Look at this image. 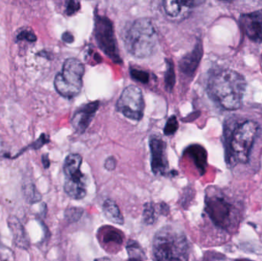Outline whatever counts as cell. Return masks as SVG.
I'll list each match as a JSON object with an SVG mask.
<instances>
[{"mask_svg": "<svg viewBox=\"0 0 262 261\" xmlns=\"http://www.w3.org/2000/svg\"><path fill=\"white\" fill-rule=\"evenodd\" d=\"M49 142V137L48 136L45 135V134H42L41 137L40 138L38 139L34 144L32 145V147L34 149H40L43 146H44V144H47Z\"/></svg>", "mask_w": 262, "mask_h": 261, "instance_id": "28", "label": "cell"}, {"mask_svg": "<svg viewBox=\"0 0 262 261\" xmlns=\"http://www.w3.org/2000/svg\"><path fill=\"white\" fill-rule=\"evenodd\" d=\"M185 153L192 158L200 175H204L207 168V153L206 149L201 146L192 145L186 149Z\"/></svg>", "mask_w": 262, "mask_h": 261, "instance_id": "15", "label": "cell"}, {"mask_svg": "<svg viewBox=\"0 0 262 261\" xmlns=\"http://www.w3.org/2000/svg\"><path fill=\"white\" fill-rule=\"evenodd\" d=\"M80 2L77 1H68L65 5V13L68 16H72L80 9Z\"/></svg>", "mask_w": 262, "mask_h": 261, "instance_id": "26", "label": "cell"}, {"mask_svg": "<svg viewBox=\"0 0 262 261\" xmlns=\"http://www.w3.org/2000/svg\"><path fill=\"white\" fill-rule=\"evenodd\" d=\"M158 43L157 31L150 19L135 20L125 36L126 49L135 58H145L155 52Z\"/></svg>", "mask_w": 262, "mask_h": 261, "instance_id": "3", "label": "cell"}, {"mask_svg": "<svg viewBox=\"0 0 262 261\" xmlns=\"http://www.w3.org/2000/svg\"><path fill=\"white\" fill-rule=\"evenodd\" d=\"M205 211L215 225L221 230H232L238 224L236 208L216 188L206 190Z\"/></svg>", "mask_w": 262, "mask_h": 261, "instance_id": "4", "label": "cell"}, {"mask_svg": "<svg viewBox=\"0 0 262 261\" xmlns=\"http://www.w3.org/2000/svg\"><path fill=\"white\" fill-rule=\"evenodd\" d=\"M183 8H186L184 5L182 1H175V0H166L164 2V9L167 15L170 17L176 18L179 16Z\"/></svg>", "mask_w": 262, "mask_h": 261, "instance_id": "19", "label": "cell"}, {"mask_svg": "<svg viewBox=\"0 0 262 261\" xmlns=\"http://www.w3.org/2000/svg\"><path fill=\"white\" fill-rule=\"evenodd\" d=\"M101 230V234H102V241L104 244H108L111 243H114L116 245H121L124 241V237L122 233L118 230V229L111 227H105Z\"/></svg>", "mask_w": 262, "mask_h": 261, "instance_id": "17", "label": "cell"}, {"mask_svg": "<svg viewBox=\"0 0 262 261\" xmlns=\"http://www.w3.org/2000/svg\"><path fill=\"white\" fill-rule=\"evenodd\" d=\"M17 38L18 40H26V41H31V42L36 41L37 39L36 35L33 32L27 31V30L21 32L19 36H17Z\"/></svg>", "mask_w": 262, "mask_h": 261, "instance_id": "27", "label": "cell"}, {"mask_svg": "<svg viewBox=\"0 0 262 261\" xmlns=\"http://www.w3.org/2000/svg\"><path fill=\"white\" fill-rule=\"evenodd\" d=\"M179 128V123L177 120L176 116H171L169 118L166 123L165 127H164V134L167 136L174 135V133L177 131Z\"/></svg>", "mask_w": 262, "mask_h": 261, "instance_id": "24", "label": "cell"}, {"mask_svg": "<svg viewBox=\"0 0 262 261\" xmlns=\"http://www.w3.org/2000/svg\"><path fill=\"white\" fill-rule=\"evenodd\" d=\"M8 226L10 229L12 238L16 247L22 250L29 249L30 247V241L24 226L22 225L20 221L15 216H10L8 219Z\"/></svg>", "mask_w": 262, "mask_h": 261, "instance_id": "14", "label": "cell"}, {"mask_svg": "<svg viewBox=\"0 0 262 261\" xmlns=\"http://www.w3.org/2000/svg\"><path fill=\"white\" fill-rule=\"evenodd\" d=\"M153 251L157 261H189L187 237L182 230L173 226H164L156 233Z\"/></svg>", "mask_w": 262, "mask_h": 261, "instance_id": "2", "label": "cell"}, {"mask_svg": "<svg viewBox=\"0 0 262 261\" xmlns=\"http://www.w3.org/2000/svg\"><path fill=\"white\" fill-rule=\"evenodd\" d=\"M42 161H43V164L44 169H48L50 166V160L48 154H44V155H43Z\"/></svg>", "mask_w": 262, "mask_h": 261, "instance_id": "31", "label": "cell"}, {"mask_svg": "<svg viewBox=\"0 0 262 261\" xmlns=\"http://www.w3.org/2000/svg\"><path fill=\"white\" fill-rule=\"evenodd\" d=\"M127 251L129 255V258H140L143 260V257L145 256L140 244L132 240H130L127 244Z\"/></svg>", "mask_w": 262, "mask_h": 261, "instance_id": "22", "label": "cell"}, {"mask_svg": "<svg viewBox=\"0 0 262 261\" xmlns=\"http://www.w3.org/2000/svg\"><path fill=\"white\" fill-rule=\"evenodd\" d=\"M62 40L66 43H72L75 40L73 35L70 32H65L62 35Z\"/></svg>", "mask_w": 262, "mask_h": 261, "instance_id": "30", "label": "cell"}, {"mask_svg": "<svg viewBox=\"0 0 262 261\" xmlns=\"http://www.w3.org/2000/svg\"><path fill=\"white\" fill-rule=\"evenodd\" d=\"M5 144H4L3 140L0 137V155H5Z\"/></svg>", "mask_w": 262, "mask_h": 261, "instance_id": "32", "label": "cell"}, {"mask_svg": "<svg viewBox=\"0 0 262 261\" xmlns=\"http://www.w3.org/2000/svg\"><path fill=\"white\" fill-rule=\"evenodd\" d=\"M203 57V46L201 43H197L194 49L186 54L179 61V70L186 75L191 76L194 74Z\"/></svg>", "mask_w": 262, "mask_h": 261, "instance_id": "13", "label": "cell"}, {"mask_svg": "<svg viewBox=\"0 0 262 261\" xmlns=\"http://www.w3.org/2000/svg\"><path fill=\"white\" fill-rule=\"evenodd\" d=\"M94 38L97 46L115 63H121L122 59L118 51L116 36L112 22L106 16L96 15L94 19Z\"/></svg>", "mask_w": 262, "mask_h": 261, "instance_id": "7", "label": "cell"}, {"mask_svg": "<svg viewBox=\"0 0 262 261\" xmlns=\"http://www.w3.org/2000/svg\"><path fill=\"white\" fill-rule=\"evenodd\" d=\"M259 126L252 120L238 126L232 133L227 149V163L234 166L237 163H246L249 161L252 146L257 136Z\"/></svg>", "mask_w": 262, "mask_h": 261, "instance_id": "5", "label": "cell"}, {"mask_svg": "<svg viewBox=\"0 0 262 261\" xmlns=\"http://www.w3.org/2000/svg\"><path fill=\"white\" fill-rule=\"evenodd\" d=\"M127 261H144L143 259L140 258H129Z\"/></svg>", "mask_w": 262, "mask_h": 261, "instance_id": "34", "label": "cell"}, {"mask_svg": "<svg viewBox=\"0 0 262 261\" xmlns=\"http://www.w3.org/2000/svg\"><path fill=\"white\" fill-rule=\"evenodd\" d=\"M245 88V77L231 69L215 72L208 82V92L211 98L228 111L237 110L242 106Z\"/></svg>", "mask_w": 262, "mask_h": 261, "instance_id": "1", "label": "cell"}, {"mask_svg": "<svg viewBox=\"0 0 262 261\" xmlns=\"http://www.w3.org/2000/svg\"><path fill=\"white\" fill-rule=\"evenodd\" d=\"M144 99L139 87L130 85L123 91L117 102V110L132 120H140L144 112Z\"/></svg>", "mask_w": 262, "mask_h": 261, "instance_id": "8", "label": "cell"}, {"mask_svg": "<svg viewBox=\"0 0 262 261\" xmlns=\"http://www.w3.org/2000/svg\"><path fill=\"white\" fill-rule=\"evenodd\" d=\"M117 166V160L114 156H110L107 158L104 162V168L107 171H113L115 169Z\"/></svg>", "mask_w": 262, "mask_h": 261, "instance_id": "29", "label": "cell"}, {"mask_svg": "<svg viewBox=\"0 0 262 261\" xmlns=\"http://www.w3.org/2000/svg\"><path fill=\"white\" fill-rule=\"evenodd\" d=\"M84 209L79 207H71L67 208L65 212V219L68 223L79 222L83 215Z\"/></svg>", "mask_w": 262, "mask_h": 261, "instance_id": "23", "label": "cell"}, {"mask_svg": "<svg viewBox=\"0 0 262 261\" xmlns=\"http://www.w3.org/2000/svg\"><path fill=\"white\" fill-rule=\"evenodd\" d=\"M235 261H253L249 259H237Z\"/></svg>", "mask_w": 262, "mask_h": 261, "instance_id": "35", "label": "cell"}, {"mask_svg": "<svg viewBox=\"0 0 262 261\" xmlns=\"http://www.w3.org/2000/svg\"><path fill=\"white\" fill-rule=\"evenodd\" d=\"M175 83V74L174 70V65L172 60H167V70L165 74L166 89L167 91H173Z\"/></svg>", "mask_w": 262, "mask_h": 261, "instance_id": "21", "label": "cell"}, {"mask_svg": "<svg viewBox=\"0 0 262 261\" xmlns=\"http://www.w3.org/2000/svg\"><path fill=\"white\" fill-rule=\"evenodd\" d=\"M157 205L153 202H146L143 205V221L146 225H152L157 222L160 212L157 211Z\"/></svg>", "mask_w": 262, "mask_h": 261, "instance_id": "18", "label": "cell"}, {"mask_svg": "<svg viewBox=\"0 0 262 261\" xmlns=\"http://www.w3.org/2000/svg\"><path fill=\"white\" fill-rule=\"evenodd\" d=\"M240 24L249 39L262 43V9L242 15Z\"/></svg>", "mask_w": 262, "mask_h": 261, "instance_id": "11", "label": "cell"}, {"mask_svg": "<svg viewBox=\"0 0 262 261\" xmlns=\"http://www.w3.org/2000/svg\"><path fill=\"white\" fill-rule=\"evenodd\" d=\"M82 164V155L79 154H70L67 156L64 162L63 170L68 183L77 184H86V177L81 171Z\"/></svg>", "mask_w": 262, "mask_h": 261, "instance_id": "12", "label": "cell"}, {"mask_svg": "<svg viewBox=\"0 0 262 261\" xmlns=\"http://www.w3.org/2000/svg\"><path fill=\"white\" fill-rule=\"evenodd\" d=\"M23 195L25 199L30 204L38 203L42 200V195L40 191H38L34 185L31 183L23 186Z\"/></svg>", "mask_w": 262, "mask_h": 261, "instance_id": "20", "label": "cell"}, {"mask_svg": "<svg viewBox=\"0 0 262 261\" xmlns=\"http://www.w3.org/2000/svg\"><path fill=\"white\" fill-rule=\"evenodd\" d=\"M150 149L153 174L156 176L169 175V162L166 153L167 144L165 142L157 136H152L150 139Z\"/></svg>", "mask_w": 262, "mask_h": 261, "instance_id": "9", "label": "cell"}, {"mask_svg": "<svg viewBox=\"0 0 262 261\" xmlns=\"http://www.w3.org/2000/svg\"><path fill=\"white\" fill-rule=\"evenodd\" d=\"M86 72L85 65L76 58L65 61L61 72L55 76V90L64 98H75L80 94L83 86V77Z\"/></svg>", "mask_w": 262, "mask_h": 261, "instance_id": "6", "label": "cell"}, {"mask_svg": "<svg viewBox=\"0 0 262 261\" xmlns=\"http://www.w3.org/2000/svg\"><path fill=\"white\" fill-rule=\"evenodd\" d=\"M131 76L136 81L140 82L142 84H147L150 81V75L144 71L139 69H131Z\"/></svg>", "mask_w": 262, "mask_h": 261, "instance_id": "25", "label": "cell"}, {"mask_svg": "<svg viewBox=\"0 0 262 261\" xmlns=\"http://www.w3.org/2000/svg\"><path fill=\"white\" fill-rule=\"evenodd\" d=\"M94 261H111V259L108 258H97V259L94 260Z\"/></svg>", "mask_w": 262, "mask_h": 261, "instance_id": "33", "label": "cell"}, {"mask_svg": "<svg viewBox=\"0 0 262 261\" xmlns=\"http://www.w3.org/2000/svg\"><path fill=\"white\" fill-rule=\"evenodd\" d=\"M100 106L98 101L84 104L75 112L72 119V125L79 134L85 133L94 119V115Z\"/></svg>", "mask_w": 262, "mask_h": 261, "instance_id": "10", "label": "cell"}, {"mask_svg": "<svg viewBox=\"0 0 262 261\" xmlns=\"http://www.w3.org/2000/svg\"></svg>", "mask_w": 262, "mask_h": 261, "instance_id": "36", "label": "cell"}, {"mask_svg": "<svg viewBox=\"0 0 262 261\" xmlns=\"http://www.w3.org/2000/svg\"><path fill=\"white\" fill-rule=\"evenodd\" d=\"M102 211L106 219L112 223L118 224H124L125 219L123 217L122 213L118 206L112 199H106L102 205Z\"/></svg>", "mask_w": 262, "mask_h": 261, "instance_id": "16", "label": "cell"}]
</instances>
